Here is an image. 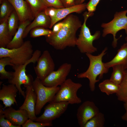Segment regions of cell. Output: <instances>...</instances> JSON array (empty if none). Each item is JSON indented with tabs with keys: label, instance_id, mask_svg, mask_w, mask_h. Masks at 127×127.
<instances>
[{
	"label": "cell",
	"instance_id": "cell-1",
	"mask_svg": "<svg viewBox=\"0 0 127 127\" xmlns=\"http://www.w3.org/2000/svg\"><path fill=\"white\" fill-rule=\"evenodd\" d=\"M61 22L58 31L45 36L46 41L57 50L75 47L77 39L76 33L82 26L81 21L77 16L70 14Z\"/></svg>",
	"mask_w": 127,
	"mask_h": 127
},
{
	"label": "cell",
	"instance_id": "cell-2",
	"mask_svg": "<svg viewBox=\"0 0 127 127\" xmlns=\"http://www.w3.org/2000/svg\"><path fill=\"white\" fill-rule=\"evenodd\" d=\"M107 50V48L105 47L97 56L89 53L85 54L89 60V67L86 71L77 75L78 78H86L89 79V87L91 91H94L95 83L99 80L97 79V77L99 76L100 79H101L103 75L107 73L109 71V68L105 66L104 63L102 62L103 57L106 54Z\"/></svg>",
	"mask_w": 127,
	"mask_h": 127
},
{
	"label": "cell",
	"instance_id": "cell-3",
	"mask_svg": "<svg viewBox=\"0 0 127 127\" xmlns=\"http://www.w3.org/2000/svg\"><path fill=\"white\" fill-rule=\"evenodd\" d=\"M41 51L39 50H36L33 53L31 58L24 64L15 65L12 66L14 70L12 78L8 80L10 84L14 85L19 91L20 95H21L25 98V94L22 89L21 85H23L26 87L32 85L34 81L32 76L26 73V68L27 65L30 63L34 64L41 55Z\"/></svg>",
	"mask_w": 127,
	"mask_h": 127
},
{
	"label": "cell",
	"instance_id": "cell-4",
	"mask_svg": "<svg viewBox=\"0 0 127 127\" xmlns=\"http://www.w3.org/2000/svg\"><path fill=\"white\" fill-rule=\"evenodd\" d=\"M93 15V12L89 13L87 11L83 15L84 21L76 44V46L82 53L92 54L97 51V48L93 46V43L94 40L99 38L101 35L100 32L96 31L93 35H91L89 28L86 24L88 18Z\"/></svg>",
	"mask_w": 127,
	"mask_h": 127
},
{
	"label": "cell",
	"instance_id": "cell-5",
	"mask_svg": "<svg viewBox=\"0 0 127 127\" xmlns=\"http://www.w3.org/2000/svg\"><path fill=\"white\" fill-rule=\"evenodd\" d=\"M33 52L32 45L28 40L17 48L9 49L0 47V58L9 57L11 58V62L14 65H21L30 59Z\"/></svg>",
	"mask_w": 127,
	"mask_h": 127
},
{
	"label": "cell",
	"instance_id": "cell-6",
	"mask_svg": "<svg viewBox=\"0 0 127 127\" xmlns=\"http://www.w3.org/2000/svg\"><path fill=\"white\" fill-rule=\"evenodd\" d=\"M82 86L81 83L74 82L71 79H66L60 85L58 91L50 102H67L71 104L80 103L82 101L78 96L77 92Z\"/></svg>",
	"mask_w": 127,
	"mask_h": 127
},
{
	"label": "cell",
	"instance_id": "cell-7",
	"mask_svg": "<svg viewBox=\"0 0 127 127\" xmlns=\"http://www.w3.org/2000/svg\"><path fill=\"white\" fill-rule=\"evenodd\" d=\"M127 9L119 12H116L115 14L113 19L110 21L102 23L101 27L103 29L102 36L105 37L108 34H111L113 36L112 44L114 48L117 46V41L119 38H116L117 33L120 30L124 29L127 34Z\"/></svg>",
	"mask_w": 127,
	"mask_h": 127
},
{
	"label": "cell",
	"instance_id": "cell-8",
	"mask_svg": "<svg viewBox=\"0 0 127 127\" xmlns=\"http://www.w3.org/2000/svg\"><path fill=\"white\" fill-rule=\"evenodd\" d=\"M32 86L37 96L35 111L36 115H37L40 113L44 105L52 100L59 90L60 87L46 86L37 77L34 80Z\"/></svg>",
	"mask_w": 127,
	"mask_h": 127
},
{
	"label": "cell",
	"instance_id": "cell-9",
	"mask_svg": "<svg viewBox=\"0 0 127 127\" xmlns=\"http://www.w3.org/2000/svg\"><path fill=\"white\" fill-rule=\"evenodd\" d=\"M69 104L67 102H50L44 108L43 114L37 117L35 121L44 123L52 122L65 111Z\"/></svg>",
	"mask_w": 127,
	"mask_h": 127
},
{
	"label": "cell",
	"instance_id": "cell-10",
	"mask_svg": "<svg viewBox=\"0 0 127 127\" xmlns=\"http://www.w3.org/2000/svg\"><path fill=\"white\" fill-rule=\"evenodd\" d=\"M86 4L83 3L70 7L60 8H48L44 11L51 19L49 28H51L58 22L64 18L72 13H80L83 12L86 8Z\"/></svg>",
	"mask_w": 127,
	"mask_h": 127
},
{
	"label": "cell",
	"instance_id": "cell-11",
	"mask_svg": "<svg viewBox=\"0 0 127 127\" xmlns=\"http://www.w3.org/2000/svg\"><path fill=\"white\" fill-rule=\"evenodd\" d=\"M71 68V64H63L56 71H53L44 79L41 80L42 83L46 86L52 87L61 85L66 80Z\"/></svg>",
	"mask_w": 127,
	"mask_h": 127
},
{
	"label": "cell",
	"instance_id": "cell-12",
	"mask_svg": "<svg viewBox=\"0 0 127 127\" xmlns=\"http://www.w3.org/2000/svg\"><path fill=\"white\" fill-rule=\"evenodd\" d=\"M37 62V64L34 67V70L36 77L41 80L44 79L54 71L55 63L48 51H44Z\"/></svg>",
	"mask_w": 127,
	"mask_h": 127
},
{
	"label": "cell",
	"instance_id": "cell-13",
	"mask_svg": "<svg viewBox=\"0 0 127 127\" xmlns=\"http://www.w3.org/2000/svg\"><path fill=\"white\" fill-rule=\"evenodd\" d=\"M100 111L92 101L84 102L79 107L76 114L78 123L80 127H84L87 122Z\"/></svg>",
	"mask_w": 127,
	"mask_h": 127
},
{
	"label": "cell",
	"instance_id": "cell-14",
	"mask_svg": "<svg viewBox=\"0 0 127 127\" xmlns=\"http://www.w3.org/2000/svg\"><path fill=\"white\" fill-rule=\"evenodd\" d=\"M0 112L12 124L20 127L29 119L28 113L25 110L20 109L16 110L11 106L4 108L0 104Z\"/></svg>",
	"mask_w": 127,
	"mask_h": 127
},
{
	"label": "cell",
	"instance_id": "cell-15",
	"mask_svg": "<svg viewBox=\"0 0 127 127\" xmlns=\"http://www.w3.org/2000/svg\"><path fill=\"white\" fill-rule=\"evenodd\" d=\"M25 97L23 104L19 109L25 110L30 119L35 121L36 118L35 108L37 101V96L32 85L26 87Z\"/></svg>",
	"mask_w": 127,
	"mask_h": 127
},
{
	"label": "cell",
	"instance_id": "cell-16",
	"mask_svg": "<svg viewBox=\"0 0 127 127\" xmlns=\"http://www.w3.org/2000/svg\"><path fill=\"white\" fill-rule=\"evenodd\" d=\"M12 4L16 12L20 23L29 20H33V16L30 8L26 0H7Z\"/></svg>",
	"mask_w": 127,
	"mask_h": 127
},
{
	"label": "cell",
	"instance_id": "cell-17",
	"mask_svg": "<svg viewBox=\"0 0 127 127\" xmlns=\"http://www.w3.org/2000/svg\"><path fill=\"white\" fill-rule=\"evenodd\" d=\"M18 89L14 85L10 84H3L0 90V100L2 101L5 108L11 106L15 103L17 104L16 97Z\"/></svg>",
	"mask_w": 127,
	"mask_h": 127
},
{
	"label": "cell",
	"instance_id": "cell-18",
	"mask_svg": "<svg viewBox=\"0 0 127 127\" xmlns=\"http://www.w3.org/2000/svg\"><path fill=\"white\" fill-rule=\"evenodd\" d=\"M51 23L50 17L46 14L44 11L40 12L35 17L33 21L30 23L26 28L24 34L23 38L27 36L30 31L33 28L37 27L49 28Z\"/></svg>",
	"mask_w": 127,
	"mask_h": 127
},
{
	"label": "cell",
	"instance_id": "cell-19",
	"mask_svg": "<svg viewBox=\"0 0 127 127\" xmlns=\"http://www.w3.org/2000/svg\"><path fill=\"white\" fill-rule=\"evenodd\" d=\"M105 66L109 68L113 66L120 64L127 69V43H124L118 50L117 52L111 61L104 63Z\"/></svg>",
	"mask_w": 127,
	"mask_h": 127
},
{
	"label": "cell",
	"instance_id": "cell-20",
	"mask_svg": "<svg viewBox=\"0 0 127 127\" xmlns=\"http://www.w3.org/2000/svg\"><path fill=\"white\" fill-rule=\"evenodd\" d=\"M30 21L28 20L20 23L17 32L6 48L9 49L16 48L22 45L24 42L23 40L24 33L27 27L30 23Z\"/></svg>",
	"mask_w": 127,
	"mask_h": 127
},
{
	"label": "cell",
	"instance_id": "cell-21",
	"mask_svg": "<svg viewBox=\"0 0 127 127\" xmlns=\"http://www.w3.org/2000/svg\"><path fill=\"white\" fill-rule=\"evenodd\" d=\"M8 19L0 23V47L6 48L13 38L9 32Z\"/></svg>",
	"mask_w": 127,
	"mask_h": 127
},
{
	"label": "cell",
	"instance_id": "cell-22",
	"mask_svg": "<svg viewBox=\"0 0 127 127\" xmlns=\"http://www.w3.org/2000/svg\"><path fill=\"white\" fill-rule=\"evenodd\" d=\"M99 87L101 92L109 95L117 93L119 90V85L110 79H106L99 84Z\"/></svg>",
	"mask_w": 127,
	"mask_h": 127
},
{
	"label": "cell",
	"instance_id": "cell-23",
	"mask_svg": "<svg viewBox=\"0 0 127 127\" xmlns=\"http://www.w3.org/2000/svg\"><path fill=\"white\" fill-rule=\"evenodd\" d=\"M0 58V79L9 80L12 78L13 72L7 71L5 70V68L7 65L12 67L14 66L11 62V59L9 57H4Z\"/></svg>",
	"mask_w": 127,
	"mask_h": 127
},
{
	"label": "cell",
	"instance_id": "cell-24",
	"mask_svg": "<svg viewBox=\"0 0 127 127\" xmlns=\"http://www.w3.org/2000/svg\"><path fill=\"white\" fill-rule=\"evenodd\" d=\"M112 67L113 71L110 79L116 84L119 85L124 78L126 69L120 64L114 65Z\"/></svg>",
	"mask_w": 127,
	"mask_h": 127
},
{
	"label": "cell",
	"instance_id": "cell-25",
	"mask_svg": "<svg viewBox=\"0 0 127 127\" xmlns=\"http://www.w3.org/2000/svg\"><path fill=\"white\" fill-rule=\"evenodd\" d=\"M0 23L7 19L14 10L12 4L7 0H0Z\"/></svg>",
	"mask_w": 127,
	"mask_h": 127
},
{
	"label": "cell",
	"instance_id": "cell-26",
	"mask_svg": "<svg viewBox=\"0 0 127 127\" xmlns=\"http://www.w3.org/2000/svg\"><path fill=\"white\" fill-rule=\"evenodd\" d=\"M29 5L35 18L40 12L48 7L43 0H25Z\"/></svg>",
	"mask_w": 127,
	"mask_h": 127
},
{
	"label": "cell",
	"instance_id": "cell-27",
	"mask_svg": "<svg viewBox=\"0 0 127 127\" xmlns=\"http://www.w3.org/2000/svg\"><path fill=\"white\" fill-rule=\"evenodd\" d=\"M19 19L17 14L15 10L12 12L8 18V28L10 35L13 37L18 28V21Z\"/></svg>",
	"mask_w": 127,
	"mask_h": 127
},
{
	"label": "cell",
	"instance_id": "cell-28",
	"mask_svg": "<svg viewBox=\"0 0 127 127\" xmlns=\"http://www.w3.org/2000/svg\"><path fill=\"white\" fill-rule=\"evenodd\" d=\"M105 121L104 114L99 112L88 120L84 127H103Z\"/></svg>",
	"mask_w": 127,
	"mask_h": 127
},
{
	"label": "cell",
	"instance_id": "cell-29",
	"mask_svg": "<svg viewBox=\"0 0 127 127\" xmlns=\"http://www.w3.org/2000/svg\"><path fill=\"white\" fill-rule=\"evenodd\" d=\"M119 85V90L116 94L117 99L124 103L127 102V69L125 70L124 78Z\"/></svg>",
	"mask_w": 127,
	"mask_h": 127
},
{
	"label": "cell",
	"instance_id": "cell-30",
	"mask_svg": "<svg viewBox=\"0 0 127 127\" xmlns=\"http://www.w3.org/2000/svg\"><path fill=\"white\" fill-rule=\"evenodd\" d=\"M30 36L35 38L42 36H47L53 33L52 30L42 27H37L32 29L30 31Z\"/></svg>",
	"mask_w": 127,
	"mask_h": 127
},
{
	"label": "cell",
	"instance_id": "cell-31",
	"mask_svg": "<svg viewBox=\"0 0 127 127\" xmlns=\"http://www.w3.org/2000/svg\"><path fill=\"white\" fill-rule=\"evenodd\" d=\"M53 126L52 122L44 123L38 122H36L29 119L22 126V127H45Z\"/></svg>",
	"mask_w": 127,
	"mask_h": 127
},
{
	"label": "cell",
	"instance_id": "cell-32",
	"mask_svg": "<svg viewBox=\"0 0 127 127\" xmlns=\"http://www.w3.org/2000/svg\"><path fill=\"white\" fill-rule=\"evenodd\" d=\"M48 7L60 8H64L60 0H43Z\"/></svg>",
	"mask_w": 127,
	"mask_h": 127
},
{
	"label": "cell",
	"instance_id": "cell-33",
	"mask_svg": "<svg viewBox=\"0 0 127 127\" xmlns=\"http://www.w3.org/2000/svg\"><path fill=\"white\" fill-rule=\"evenodd\" d=\"M0 127H20L12 124L9 120L6 119L4 115L0 112Z\"/></svg>",
	"mask_w": 127,
	"mask_h": 127
},
{
	"label": "cell",
	"instance_id": "cell-34",
	"mask_svg": "<svg viewBox=\"0 0 127 127\" xmlns=\"http://www.w3.org/2000/svg\"><path fill=\"white\" fill-rule=\"evenodd\" d=\"M100 0H89L86 4V8L89 13H93L95 12L96 7Z\"/></svg>",
	"mask_w": 127,
	"mask_h": 127
},
{
	"label": "cell",
	"instance_id": "cell-35",
	"mask_svg": "<svg viewBox=\"0 0 127 127\" xmlns=\"http://www.w3.org/2000/svg\"><path fill=\"white\" fill-rule=\"evenodd\" d=\"M65 8L75 5V0H60Z\"/></svg>",
	"mask_w": 127,
	"mask_h": 127
},
{
	"label": "cell",
	"instance_id": "cell-36",
	"mask_svg": "<svg viewBox=\"0 0 127 127\" xmlns=\"http://www.w3.org/2000/svg\"><path fill=\"white\" fill-rule=\"evenodd\" d=\"M123 106L126 112L122 116L121 118L123 120L127 122V102L124 103Z\"/></svg>",
	"mask_w": 127,
	"mask_h": 127
},
{
	"label": "cell",
	"instance_id": "cell-37",
	"mask_svg": "<svg viewBox=\"0 0 127 127\" xmlns=\"http://www.w3.org/2000/svg\"><path fill=\"white\" fill-rule=\"evenodd\" d=\"M81 0H75L76 4H80Z\"/></svg>",
	"mask_w": 127,
	"mask_h": 127
},
{
	"label": "cell",
	"instance_id": "cell-38",
	"mask_svg": "<svg viewBox=\"0 0 127 127\" xmlns=\"http://www.w3.org/2000/svg\"><path fill=\"white\" fill-rule=\"evenodd\" d=\"M85 0H81L80 4L83 3Z\"/></svg>",
	"mask_w": 127,
	"mask_h": 127
},
{
	"label": "cell",
	"instance_id": "cell-39",
	"mask_svg": "<svg viewBox=\"0 0 127 127\" xmlns=\"http://www.w3.org/2000/svg\"><path fill=\"white\" fill-rule=\"evenodd\" d=\"M125 40H126V43H127V36H126V37H125Z\"/></svg>",
	"mask_w": 127,
	"mask_h": 127
}]
</instances>
